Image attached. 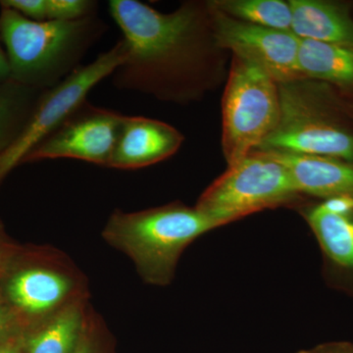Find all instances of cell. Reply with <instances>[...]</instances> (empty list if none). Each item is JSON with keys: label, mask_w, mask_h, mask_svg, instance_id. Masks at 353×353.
I'll use <instances>...</instances> for the list:
<instances>
[{"label": "cell", "mask_w": 353, "mask_h": 353, "mask_svg": "<svg viewBox=\"0 0 353 353\" xmlns=\"http://www.w3.org/2000/svg\"><path fill=\"white\" fill-rule=\"evenodd\" d=\"M108 6L127 48L112 75L116 88L176 102L205 90L211 51L218 48L208 3L185 2L171 13L138 0H111Z\"/></svg>", "instance_id": "1"}, {"label": "cell", "mask_w": 353, "mask_h": 353, "mask_svg": "<svg viewBox=\"0 0 353 353\" xmlns=\"http://www.w3.org/2000/svg\"><path fill=\"white\" fill-rule=\"evenodd\" d=\"M106 26L95 15L77 21H32L1 8L0 39L6 46L10 78L44 90L66 78Z\"/></svg>", "instance_id": "2"}, {"label": "cell", "mask_w": 353, "mask_h": 353, "mask_svg": "<svg viewBox=\"0 0 353 353\" xmlns=\"http://www.w3.org/2000/svg\"><path fill=\"white\" fill-rule=\"evenodd\" d=\"M277 127L255 152L320 155L353 162V117L345 92L301 79L278 83Z\"/></svg>", "instance_id": "3"}, {"label": "cell", "mask_w": 353, "mask_h": 353, "mask_svg": "<svg viewBox=\"0 0 353 353\" xmlns=\"http://www.w3.org/2000/svg\"><path fill=\"white\" fill-rule=\"evenodd\" d=\"M214 229L196 208L175 201L136 212L116 209L101 236L132 260L143 282L166 287L173 282L185 248Z\"/></svg>", "instance_id": "4"}, {"label": "cell", "mask_w": 353, "mask_h": 353, "mask_svg": "<svg viewBox=\"0 0 353 353\" xmlns=\"http://www.w3.org/2000/svg\"><path fill=\"white\" fill-rule=\"evenodd\" d=\"M0 294L23 333L88 299L87 280L72 260L39 245H20L0 276Z\"/></svg>", "instance_id": "5"}, {"label": "cell", "mask_w": 353, "mask_h": 353, "mask_svg": "<svg viewBox=\"0 0 353 353\" xmlns=\"http://www.w3.org/2000/svg\"><path fill=\"white\" fill-rule=\"evenodd\" d=\"M305 199L282 164L253 152L228 166L202 192L196 208L216 229L266 209L297 205Z\"/></svg>", "instance_id": "6"}, {"label": "cell", "mask_w": 353, "mask_h": 353, "mask_svg": "<svg viewBox=\"0 0 353 353\" xmlns=\"http://www.w3.org/2000/svg\"><path fill=\"white\" fill-rule=\"evenodd\" d=\"M222 148L228 166L259 150L280 118L278 83L263 69L234 57L222 99Z\"/></svg>", "instance_id": "7"}, {"label": "cell", "mask_w": 353, "mask_h": 353, "mask_svg": "<svg viewBox=\"0 0 353 353\" xmlns=\"http://www.w3.org/2000/svg\"><path fill=\"white\" fill-rule=\"evenodd\" d=\"M127 57L126 44L120 39L92 63L79 66L57 85L43 90L31 118L17 141L0 155V183L26 155L50 136L77 109L87 101L90 90L112 76Z\"/></svg>", "instance_id": "8"}, {"label": "cell", "mask_w": 353, "mask_h": 353, "mask_svg": "<svg viewBox=\"0 0 353 353\" xmlns=\"http://www.w3.org/2000/svg\"><path fill=\"white\" fill-rule=\"evenodd\" d=\"M208 8L218 48L231 50L234 57L257 65L277 83L304 79L299 66L301 39L296 34L250 24Z\"/></svg>", "instance_id": "9"}, {"label": "cell", "mask_w": 353, "mask_h": 353, "mask_svg": "<svg viewBox=\"0 0 353 353\" xmlns=\"http://www.w3.org/2000/svg\"><path fill=\"white\" fill-rule=\"evenodd\" d=\"M123 117L119 112L85 101L34 146L21 164L68 158L108 167Z\"/></svg>", "instance_id": "10"}, {"label": "cell", "mask_w": 353, "mask_h": 353, "mask_svg": "<svg viewBox=\"0 0 353 353\" xmlns=\"http://www.w3.org/2000/svg\"><path fill=\"white\" fill-rule=\"evenodd\" d=\"M299 211L319 245L324 282L353 297V197L303 201Z\"/></svg>", "instance_id": "11"}, {"label": "cell", "mask_w": 353, "mask_h": 353, "mask_svg": "<svg viewBox=\"0 0 353 353\" xmlns=\"http://www.w3.org/2000/svg\"><path fill=\"white\" fill-rule=\"evenodd\" d=\"M183 136L171 125L143 116H125L109 168L137 170L171 157Z\"/></svg>", "instance_id": "12"}, {"label": "cell", "mask_w": 353, "mask_h": 353, "mask_svg": "<svg viewBox=\"0 0 353 353\" xmlns=\"http://www.w3.org/2000/svg\"><path fill=\"white\" fill-rule=\"evenodd\" d=\"M260 152L287 169L297 190L304 197H353V162L320 155Z\"/></svg>", "instance_id": "13"}, {"label": "cell", "mask_w": 353, "mask_h": 353, "mask_svg": "<svg viewBox=\"0 0 353 353\" xmlns=\"http://www.w3.org/2000/svg\"><path fill=\"white\" fill-rule=\"evenodd\" d=\"M292 32L301 39L353 46V2L290 0Z\"/></svg>", "instance_id": "14"}, {"label": "cell", "mask_w": 353, "mask_h": 353, "mask_svg": "<svg viewBox=\"0 0 353 353\" xmlns=\"http://www.w3.org/2000/svg\"><path fill=\"white\" fill-rule=\"evenodd\" d=\"M299 66L304 79L353 94V46L301 39Z\"/></svg>", "instance_id": "15"}, {"label": "cell", "mask_w": 353, "mask_h": 353, "mask_svg": "<svg viewBox=\"0 0 353 353\" xmlns=\"http://www.w3.org/2000/svg\"><path fill=\"white\" fill-rule=\"evenodd\" d=\"M90 309L88 299L80 301L25 333L24 353L75 352Z\"/></svg>", "instance_id": "16"}, {"label": "cell", "mask_w": 353, "mask_h": 353, "mask_svg": "<svg viewBox=\"0 0 353 353\" xmlns=\"http://www.w3.org/2000/svg\"><path fill=\"white\" fill-rule=\"evenodd\" d=\"M41 92L11 78L0 83V155L24 131Z\"/></svg>", "instance_id": "17"}, {"label": "cell", "mask_w": 353, "mask_h": 353, "mask_svg": "<svg viewBox=\"0 0 353 353\" xmlns=\"http://www.w3.org/2000/svg\"><path fill=\"white\" fill-rule=\"evenodd\" d=\"M215 10L250 24L292 32L290 1L282 0H215L208 2Z\"/></svg>", "instance_id": "18"}, {"label": "cell", "mask_w": 353, "mask_h": 353, "mask_svg": "<svg viewBox=\"0 0 353 353\" xmlns=\"http://www.w3.org/2000/svg\"><path fill=\"white\" fill-rule=\"evenodd\" d=\"M74 353H115V341L101 316L90 307Z\"/></svg>", "instance_id": "19"}, {"label": "cell", "mask_w": 353, "mask_h": 353, "mask_svg": "<svg viewBox=\"0 0 353 353\" xmlns=\"http://www.w3.org/2000/svg\"><path fill=\"white\" fill-rule=\"evenodd\" d=\"M46 20L77 21L95 15L97 2L90 0H46Z\"/></svg>", "instance_id": "20"}, {"label": "cell", "mask_w": 353, "mask_h": 353, "mask_svg": "<svg viewBox=\"0 0 353 353\" xmlns=\"http://www.w3.org/2000/svg\"><path fill=\"white\" fill-rule=\"evenodd\" d=\"M1 8L16 11L32 21H46V0H1Z\"/></svg>", "instance_id": "21"}, {"label": "cell", "mask_w": 353, "mask_h": 353, "mask_svg": "<svg viewBox=\"0 0 353 353\" xmlns=\"http://www.w3.org/2000/svg\"><path fill=\"white\" fill-rule=\"evenodd\" d=\"M20 245L7 234L3 224L0 221V276L19 250Z\"/></svg>", "instance_id": "22"}, {"label": "cell", "mask_w": 353, "mask_h": 353, "mask_svg": "<svg viewBox=\"0 0 353 353\" xmlns=\"http://www.w3.org/2000/svg\"><path fill=\"white\" fill-rule=\"evenodd\" d=\"M296 353H353V343L345 341H328Z\"/></svg>", "instance_id": "23"}, {"label": "cell", "mask_w": 353, "mask_h": 353, "mask_svg": "<svg viewBox=\"0 0 353 353\" xmlns=\"http://www.w3.org/2000/svg\"><path fill=\"white\" fill-rule=\"evenodd\" d=\"M17 325L14 322L1 294H0V343H2L11 334L19 332ZM22 332V331H20Z\"/></svg>", "instance_id": "24"}, {"label": "cell", "mask_w": 353, "mask_h": 353, "mask_svg": "<svg viewBox=\"0 0 353 353\" xmlns=\"http://www.w3.org/2000/svg\"><path fill=\"white\" fill-rule=\"evenodd\" d=\"M25 333L16 332L0 343V353H24Z\"/></svg>", "instance_id": "25"}, {"label": "cell", "mask_w": 353, "mask_h": 353, "mask_svg": "<svg viewBox=\"0 0 353 353\" xmlns=\"http://www.w3.org/2000/svg\"><path fill=\"white\" fill-rule=\"evenodd\" d=\"M1 43V39H0V83L10 79L8 59H7L6 50L2 48Z\"/></svg>", "instance_id": "26"}, {"label": "cell", "mask_w": 353, "mask_h": 353, "mask_svg": "<svg viewBox=\"0 0 353 353\" xmlns=\"http://www.w3.org/2000/svg\"><path fill=\"white\" fill-rule=\"evenodd\" d=\"M345 97H347L348 108H350V113H352L353 117V94H345Z\"/></svg>", "instance_id": "27"}]
</instances>
